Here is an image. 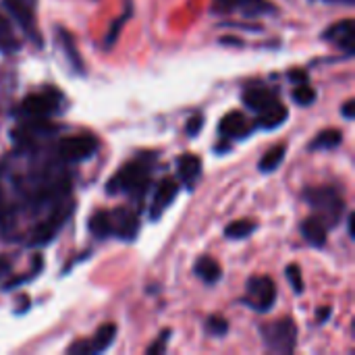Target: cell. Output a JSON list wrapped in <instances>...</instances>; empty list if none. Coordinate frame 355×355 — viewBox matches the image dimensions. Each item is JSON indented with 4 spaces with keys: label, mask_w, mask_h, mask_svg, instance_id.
I'll list each match as a JSON object with an SVG mask.
<instances>
[{
    "label": "cell",
    "mask_w": 355,
    "mask_h": 355,
    "mask_svg": "<svg viewBox=\"0 0 355 355\" xmlns=\"http://www.w3.org/2000/svg\"><path fill=\"white\" fill-rule=\"evenodd\" d=\"M150 181V160L148 158H137L127 162L116 171V175L106 183L108 193H133L139 189H146Z\"/></svg>",
    "instance_id": "obj_1"
},
{
    "label": "cell",
    "mask_w": 355,
    "mask_h": 355,
    "mask_svg": "<svg viewBox=\"0 0 355 355\" xmlns=\"http://www.w3.org/2000/svg\"><path fill=\"white\" fill-rule=\"evenodd\" d=\"M262 341L268 352L289 355L297 347V327L291 318H281L277 322H268L260 329Z\"/></svg>",
    "instance_id": "obj_2"
},
{
    "label": "cell",
    "mask_w": 355,
    "mask_h": 355,
    "mask_svg": "<svg viewBox=\"0 0 355 355\" xmlns=\"http://www.w3.org/2000/svg\"><path fill=\"white\" fill-rule=\"evenodd\" d=\"M304 198L316 210V214L327 223V227H335L337 223H341L343 198L335 187H312L304 193Z\"/></svg>",
    "instance_id": "obj_3"
},
{
    "label": "cell",
    "mask_w": 355,
    "mask_h": 355,
    "mask_svg": "<svg viewBox=\"0 0 355 355\" xmlns=\"http://www.w3.org/2000/svg\"><path fill=\"white\" fill-rule=\"evenodd\" d=\"M245 297L241 300L245 306L256 312H270L277 304V285L270 277H252L245 287Z\"/></svg>",
    "instance_id": "obj_4"
},
{
    "label": "cell",
    "mask_w": 355,
    "mask_h": 355,
    "mask_svg": "<svg viewBox=\"0 0 355 355\" xmlns=\"http://www.w3.org/2000/svg\"><path fill=\"white\" fill-rule=\"evenodd\" d=\"M60 106V94L54 89H44L29 94L21 104H19V114L29 116V119H48L54 114Z\"/></svg>",
    "instance_id": "obj_5"
},
{
    "label": "cell",
    "mask_w": 355,
    "mask_h": 355,
    "mask_svg": "<svg viewBox=\"0 0 355 355\" xmlns=\"http://www.w3.org/2000/svg\"><path fill=\"white\" fill-rule=\"evenodd\" d=\"M98 152V139L92 135H73L64 137L58 144V154L67 162H83L89 160Z\"/></svg>",
    "instance_id": "obj_6"
},
{
    "label": "cell",
    "mask_w": 355,
    "mask_h": 355,
    "mask_svg": "<svg viewBox=\"0 0 355 355\" xmlns=\"http://www.w3.org/2000/svg\"><path fill=\"white\" fill-rule=\"evenodd\" d=\"M71 212H73L71 206H56V210H54L44 223H40V225L33 229V233H31V237H29V245L40 248V245L50 243V241L54 239V235H56V233L64 227V223L69 220Z\"/></svg>",
    "instance_id": "obj_7"
},
{
    "label": "cell",
    "mask_w": 355,
    "mask_h": 355,
    "mask_svg": "<svg viewBox=\"0 0 355 355\" xmlns=\"http://www.w3.org/2000/svg\"><path fill=\"white\" fill-rule=\"evenodd\" d=\"M35 2L37 0H2L10 17L21 25V29L35 42L42 44V35L35 29Z\"/></svg>",
    "instance_id": "obj_8"
},
{
    "label": "cell",
    "mask_w": 355,
    "mask_h": 355,
    "mask_svg": "<svg viewBox=\"0 0 355 355\" xmlns=\"http://www.w3.org/2000/svg\"><path fill=\"white\" fill-rule=\"evenodd\" d=\"M212 10L220 15L239 10L245 17H262V15H275L277 6L268 0H214Z\"/></svg>",
    "instance_id": "obj_9"
},
{
    "label": "cell",
    "mask_w": 355,
    "mask_h": 355,
    "mask_svg": "<svg viewBox=\"0 0 355 355\" xmlns=\"http://www.w3.org/2000/svg\"><path fill=\"white\" fill-rule=\"evenodd\" d=\"M116 339V327L114 324H102L96 335L92 339H81L77 343H73L67 354L73 355H96V354H104Z\"/></svg>",
    "instance_id": "obj_10"
},
{
    "label": "cell",
    "mask_w": 355,
    "mask_h": 355,
    "mask_svg": "<svg viewBox=\"0 0 355 355\" xmlns=\"http://www.w3.org/2000/svg\"><path fill=\"white\" fill-rule=\"evenodd\" d=\"M110 223H112V237L133 241L139 231V218L135 210L131 208H114L110 210Z\"/></svg>",
    "instance_id": "obj_11"
},
{
    "label": "cell",
    "mask_w": 355,
    "mask_h": 355,
    "mask_svg": "<svg viewBox=\"0 0 355 355\" xmlns=\"http://www.w3.org/2000/svg\"><path fill=\"white\" fill-rule=\"evenodd\" d=\"M322 40L339 46V50H343L347 56H354L355 52V31H354V21L352 19H343L335 25H331L324 33Z\"/></svg>",
    "instance_id": "obj_12"
},
{
    "label": "cell",
    "mask_w": 355,
    "mask_h": 355,
    "mask_svg": "<svg viewBox=\"0 0 355 355\" xmlns=\"http://www.w3.org/2000/svg\"><path fill=\"white\" fill-rule=\"evenodd\" d=\"M179 193V185L173 177H164L158 185H156V193H154V200H152V210H150V216L152 220L160 218L162 212L175 202Z\"/></svg>",
    "instance_id": "obj_13"
},
{
    "label": "cell",
    "mask_w": 355,
    "mask_h": 355,
    "mask_svg": "<svg viewBox=\"0 0 355 355\" xmlns=\"http://www.w3.org/2000/svg\"><path fill=\"white\" fill-rule=\"evenodd\" d=\"M218 129H220V133H223V137H245L250 131H252V127H250V121L245 119V114L243 112H239V110H231V112H227L223 119H220V125H218Z\"/></svg>",
    "instance_id": "obj_14"
},
{
    "label": "cell",
    "mask_w": 355,
    "mask_h": 355,
    "mask_svg": "<svg viewBox=\"0 0 355 355\" xmlns=\"http://www.w3.org/2000/svg\"><path fill=\"white\" fill-rule=\"evenodd\" d=\"M279 98L272 89L264 87V85H254V87H248L245 94H243V104L254 110L256 114L262 112L264 108H268L270 104H275Z\"/></svg>",
    "instance_id": "obj_15"
},
{
    "label": "cell",
    "mask_w": 355,
    "mask_h": 355,
    "mask_svg": "<svg viewBox=\"0 0 355 355\" xmlns=\"http://www.w3.org/2000/svg\"><path fill=\"white\" fill-rule=\"evenodd\" d=\"M327 231H329V227L318 214L308 216L302 223V235L312 248H324L327 245Z\"/></svg>",
    "instance_id": "obj_16"
},
{
    "label": "cell",
    "mask_w": 355,
    "mask_h": 355,
    "mask_svg": "<svg viewBox=\"0 0 355 355\" xmlns=\"http://www.w3.org/2000/svg\"><path fill=\"white\" fill-rule=\"evenodd\" d=\"M56 40H58V46H60V50H62L64 58L69 60L71 69H73L75 73H83V69H85V67H83L81 54H79V50H77L75 37H73L64 27H58V29H56Z\"/></svg>",
    "instance_id": "obj_17"
},
{
    "label": "cell",
    "mask_w": 355,
    "mask_h": 355,
    "mask_svg": "<svg viewBox=\"0 0 355 355\" xmlns=\"http://www.w3.org/2000/svg\"><path fill=\"white\" fill-rule=\"evenodd\" d=\"M177 175L187 187H193L202 177V160L196 154H183L177 160Z\"/></svg>",
    "instance_id": "obj_18"
},
{
    "label": "cell",
    "mask_w": 355,
    "mask_h": 355,
    "mask_svg": "<svg viewBox=\"0 0 355 355\" xmlns=\"http://www.w3.org/2000/svg\"><path fill=\"white\" fill-rule=\"evenodd\" d=\"M287 116H289L287 108L277 100L275 104H270L268 108L258 112V121L256 123H258V127H264V129H277V127H281L287 121Z\"/></svg>",
    "instance_id": "obj_19"
},
{
    "label": "cell",
    "mask_w": 355,
    "mask_h": 355,
    "mask_svg": "<svg viewBox=\"0 0 355 355\" xmlns=\"http://www.w3.org/2000/svg\"><path fill=\"white\" fill-rule=\"evenodd\" d=\"M193 272H196L206 285H216V283L220 281V277H223L220 264H218L214 258H210V256H202V258L196 262Z\"/></svg>",
    "instance_id": "obj_20"
},
{
    "label": "cell",
    "mask_w": 355,
    "mask_h": 355,
    "mask_svg": "<svg viewBox=\"0 0 355 355\" xmlns=\"http://www.w3.org/2000/svg\"><path fill=\"white\" fill-rule=\"evenodd\" d=\"M87 229L94 237L98 239H106L112 237V223H110V210H98L92 214V218L87 220Z\"/></svg>",
    "instance_id": "obj_21"
},
{
    "label": "cell",
    "mask_w": 355,
    "mask_h": 355,
    "mask_svg": "<svg viewBox=\"0 0 355 355\" xmlns=\"http://www.w3.org/2000/svg\"><path fill=\"white\" fill-rule=\"evenodd\" d=\"M21 48V40L17 37L10 21L0 12V54H12Z\"/></svg>",
    "instance_id": "obj_22"
},
{
    "label": "cell",
    "mask_w": 355,
    "mask_h": 355,
    "mask_svg": "<svg viewBox=\"0 0 355 355\" xmlns=\"http://www.w3.org/2000/svg\"><path fill=\"white\" fill-rule=\"evenodd\" d=\"M341 141H343V133L339 129H324L312 139L310 150H335L337 146H341Z\"/></svg>",
    "instance_id": "obj_23"
},
{
    "label": "cell",
    "mask_w": 355,
    "mask_h": 355,
    "mask_svg": "<svg viewBox=\"0 0 355 355\" xmlns=\"http://www.w3.org/2000/svg\"><path fill=\"white\" fill-rule=\"evenodd\" d=\"M285 154H287V146L285 144H279V146H272L260 160L258 168L262 173H272L281 166V162L285 160Z\"/></svg>",
    "instance_id": "obj_24"
},
{
    "label": "cell",
    "mask_w": 355,
    "mask_h": 355,
    "mask_svg": "<svg viewBox=\"0 0 355 355\" xmlns=\"http://www.w3.org/2000/svg\"><path fill=\"white\" fill-rule=\"evenodd\" d=\"M256 229H258V225H256L254 220H233L231 225H227L225 237H227V239H245V237H250Z\"/></svg>",
    "instance_id": "obj_25"
},
{
    "label": "cell",
    "mask_w": 355,
    "mask_h": 355,
    "mask_svg": "<svg viewBox=\"0 0 355 355\" xmlns=\"http://www.w3.org/2000/svg\"><path fill=\"white\" fill-rule=\"evenodd\" d=\"M316 89L314 87H310L308 83H300L295 89H293V100L300 104V106H310V104H314L316 102Z\"/></svg>",
    "instance_id": "obj_26"
},
{
    "label": "cell",
    "mask_w": 355,
    "mask_h": 355,
    "mask_svg": "<svg viewBox=\"0 0 355 355\" xmlns=\"http://www.w3.org/2000/svg\"><path fill=\"white\" fill-rule=\"evenodd\" d=\"M285 277H287L289 285L293 287V291H295L297 295H302V293H304V279H302V268H300L297 264H289V266L285 268Z\"/></svg>",
    "instance_id": "obj_27"
},
{
    "label": "cell",
    "mask_w": 355,
    "mask_h": 355,
    "mask_svg": "<svg viewBox=\"0 0 355 355\" xmlns=\"http://www.w3.org/2000/svg\"><path fill=\"white\" fill-rule=\"evenodd\" d=\"M206 329L212 337H225L229 333V322L223 316H210L206 320Z\"/></svg>",
    "instance_id": "obj_28"
},
{
    "label": "cell",
    "mask_w": 355,
    "mask_h": 355,
    "mask_svg": "<svg viewBox=\"0 0 355 355\" xmlns=\"http://www.w3.org/2000/svg\"><path fill=\"white\" fill-rule=\"evenodd\" d=\"M173 333H171V329H164L156 339H154V343L146 349V354L148 355H160L166 352V345H168V337H171Z\"/></svg>",
    "instance_id": "obj_29"
},
{
    "label": "cell",
    "mask_w": 355,
    "mask_h": 355,
    "mask_svg": "<svg viewBox=\"0 0 355 355\" xmlns=\"http://www.w3.org/2000/svg\"><path fill=\"white\" fill-rule=\"evenodd\" d=\"M127 17H129V12H127L125 17H121V19H116V21H114V25L110 27V31H108V35H106V40H104V46H108V48H110V46L116 42V37H119V31H121V27L125 25Z\"/></svg>",
    "instance_id": "obj_30"
},
{
    "label": "cell",
    "mask_w": 355,
    "mask_h": 355,
    "mask_svg": "<svg viewBox=\"0 0 355 355\" xmlns=\"http://www.w3.org/2000/svg\"><path fill=\"white\" fill-rule=\"evenodd\" d=\"M202 125H204V116H202V114H193V116L187 121V135H189V137H196V135L202 131Z\"/></svg>",
    "instance_id": "obj_31"
},
{
    "label": "cell",
    "mask_w": 355,
    "mask_h": 355,
    "mask_svg": "<svg viewBox=\"0 0 355 355\" xmlns=\"http://www.w3.org/2000/svg\"><path fill=\"white\" fill-rule=\"evenodd\" d=\"M289 81H293V83H297V85H300V83H308V73L295 69V71L289 73Z\"/></svg>",
    "instance_id": "obj_32"
},
{
    "label": "cell",
    "mask_w": 355,
    "mask_h": 355,
    "mask_svg": "<svg viewBox=\"0 0 355 355\" xmlns=\"http://www.w3.org/2000/svg\"><path fill=\"white\" fill-rule=\"evenodd\" d=\"M343 116H345V119H349V121H354L355 119V102L354 100H347V102L343 104Z\"/></svg>",
    "instance_id": "obj_33"
},
{
    "label": "cell",
    "mask_w": 355,
    "mask_h": 355,
    "mask_svg": "<svg viewBox=\"0 0 355 355\" xmlns=\"http://www.w3.org/2000/svg\"><path fill=\"white\" fill-rule=\"evenodd\" d=\"M329 316H331V308L318 310V314H316V322H318V324H324V322L329 320Z\"/></svg>",
    "instance_id": "obj_34"
},
{
    "label": "cell",
    "mask_w": 355,
    "mask_h": 355,
    "mask_svg": "<svg viewBox=\"0 0 355 355\" xmlns=\"http://www.w3.org/2000/svg\"><path fill=\"white\" fill-rule=\"evenodd\" d=\"M354 220H355V216H354V214H349V218H347V231H349V237H352V239H354V237H355Z\"/></svg>",
    "instance_id": "obj_35"
},
{
    "label": "cell",
    "mask_w": 355,
    "mask_h": 355,
    "mask_svg": "<svg viewBox=\"0 0 355 355\" xmlns=\"http://www.w3.org/2000/svg\"><path fill=\"white\" fill-rule=\"evenodd\" d=\"M8 268H10V264H8V260L0 256V275H4V272H6Z\"/></svg>",
    "instance_id": "obj_36"
},
{
    "label": "cell",
    "mask_w": 355,
    "mask_h": 355,
    "mask_svg": "<svg viewBox=\"0 0 355 355\" xmlns=\"http://www.w3.org/2000/svg\"><path fill=\"white\" fill-rule=\"evenodd\" d=\"M324 2H333V4H354L355 0H324Z\"/></svg>",
    "instance_id": "obj_37"
}]
</instances>
